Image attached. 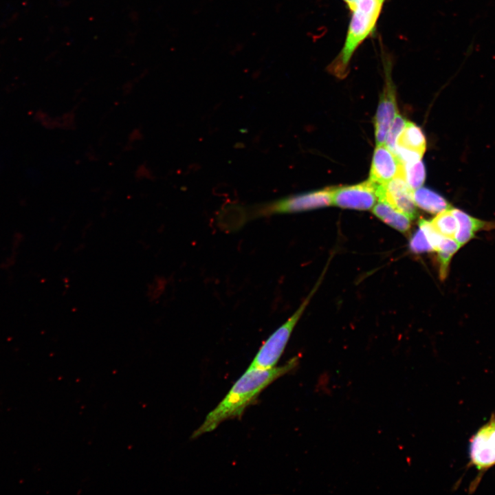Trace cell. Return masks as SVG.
I'll return each instance as SVG.
<instances>
[{"label":"cell","instance_id":"1","mask_svg":"<svg viewBox=\"0 0 495 495\" xmlns=\"http://www.w3.org/2000/svg\"><path fill=\"white\" fill-rule=\"evenodd\" d=\"M298 362V357H294L283 365L272 368H248L225 397L207 415L203 424L192 434L191 439L212 431L227 419L240 417L264 388L296 368Z\"/></svg>","mask_w":495,"mask_h":495},{"label":"cell","instance_id":"2","mask_svg":"<svg viewBox=\"0 0 495 495\" xmlns=\"http://www.w3.org/2000/svg\"><path fill=\"white\" fill-rule=\"evenodd\" d=\"M384 2V0H359L352 11L344 45L328 67L330 73L340 78L346 75L354 52L373 31Z\"/></svg>","mask_w":495,"mask_h":495},{"label":"cell","instance_id":"3","mask_svg":"<svg viewBox=\"0 0 495 495\" xmlns=\"http://www.w3.org/2000/svg\"><path fill=\"white\" fill-rule=\"evenodd\" d=\"M332 188L291 195L274 201L251 205L250 214L254 219L274 214H292L332 204Z\"/></svg>","mask_w":495,"mask_h":495},{"label":"cell","instance_id":"4","mask_svg":"<svg viewBox=\"0 0 495 495\" xmlns=\"http://www.w3.org/2000/svg\"><path fill=\"white\" fill-rule=\"evenodd\" d=\"M318 281L309 296L303 300L295 312L263 342L249 368L268 369L276 366L282 355L291 334L305 311L311 298L319 287Z\"/></svg>","mask_w":495,"mask_h":495},{"label":"cell","instance_id":"5","mask_svg":"<svg viewBox=\"0 0 495 495\" xmlns=\"http://www.w3.org/2000/svg\"><path fill=\"white\" fill-rule=\"evenodd\" d=\"M469 463L477 474L470 483L469 494L474 493L485 472L495 466V413L481 426L469 441Z\"/></svg>","mask_w":495,"mask_h":495},{"label":"cell","instance_id":"6","mask_svg":"<svg viewBox=\"0 0 495 495\" xmlns=\"http://www.w3.org/2000/svg\"><path fill=\"white\" fill-rule=\"evenodd\" d=\"M385 84L380 95L379 105L375 117V139L377 144L386 140L390 126L398 113L395 89L391 78V65L385 63Z\"/></svg>","mask_w":495,"mask_h":495},{"label":"cell","instance_id":"7","mask_svg":"<svg viewBox=\"0 0 495 495\" xmlns=\"http://www.w3.org/2000/svg\"><path fill=\"white\" fill-rule=\"evenodd\" d=\"M377 199L375 183L370 179L332 190V204L344 208L368 210Z\"/></svg>","mask_w":495,"mask_h":495},{"label":"cell","instance_id":"8","mask_svg":"<svg viewBox=\"0 0 495 495\" xmlns=\"http://www.w3.org/2000/svg\"><path fill=\"white\" fill-rule=\"evenodd\" d=\"M399 175L404 176L403 162L386 145L377 144L373 153L369 179L384 184Z\"/></svg>","mask_w":495,"mask_h":495},{"label":"cell","instance_id":"9","mask_svg":"<svg viewBox=\"0 0 495 495\" xmlns=\"http://www.w3.org/2000/svg\"><path fill=\"white\" fill-rule=\"evenodd\" d=\"M412 192L413 190L407 184L404 177L399 175L384 184L383 197L380 200H385L393 208L413 219L417 217V209Z\"/></svg>","mask_w":495,"mask_h":495},{"label":"cell","instance_id":"10","mask_svg":"<svg viewBox=\"0 0 495 495\" xmlns=\"http://www.w3.org/2000/svg\"><path fill=\"white\" fill-rule=\"evenodd\" d=\"M452 212L458 223L454 239L461 247L474 239L478 232L495 229V221L477 219L458 208H452Z\"/></svg>","mask_w":495,"mask_h":495},{"label":"cell","instance_id":"11","mask_svg":"<svg viewBox=\"0 0 495 495\" xmlns=\"http://www.w3.org/2000/svg\"><path fill=\"white\" fill-rule=\"evenodd\" d=\"M374 214L388 226L402 233L410 228V219L385 200H380L373 208Z\"/></svg>","mask_w":495,"mask_h":495},{"label":"cell","instance_id":"12","mask_svg":"<svg viewBox=\"0 0 495 495\" xmlns=\"http://www.w3.org/2000/svg\"><path fill=\"white\" fill-rule=\"evenodd\" d=\"M412 195L415 205L431 214H438L451 207L443 197L425 187L415 189Z\"/></svg>","mask_w":495,"mask_h":495},{"label":"cell","instance_id":"13","mask_svg":"<svg viewBox=\"0 0 495 495\" xmlns=\"http://www.w3.org/2000/svg\"><path fill=\"white\" fill-rule=\"evenodd\" d=\"M396 146L424 155L426 148V140L422 130L414 123L407 121L397 139Z\"/></svg>","mask_w":495,"mask_h":495},{"label":"cell","instance_id":"14","mask_svg":"<svg viewBox=\"0 0 495 495\" xmlns=\"http://www.w3.org/2000/svg\"><path fill=\"white\" fill-rule=\"evenodd\" d=\"M461 246L452 238L444 237L437 250V256L439 263V275L443 280L448 274L451 259Z\"/></svg>","mask_w":495,"mask_h":495},{"label":"cell","instance_id":"15","mask_svg":"<svg viewBox=\"0 0 495 495\" xmlns=\"http://www.w3.org/2000/svg\"><path fill=\"white\" fill-rule=\"evenodd\" d=\"M431 223L443 236L454 239L458 223L452 207L437 214Z\"/></svg>","mask_w":495,"mask_h":495},{"label":"cell","instance_id":"16","mask_svg":"<svg viewBox=\"0 0 495 495\" xmlns=\"http://www.w3.org/2000/svg\"><path fill=\"white\" fill-rule=\"evenodd\" d=\"M404 176L412 190L420 188L426 179V169L422 161L404 164Z\"/></svg>","mask_w":495,"mask_h":495},{"label":"cell","instance_id":"17","mask_svg":"<svg viewBox=\"0 0 495 495\" xmlns=\"http://www.w3.org/2000/svg\"><path fill=\"white\" fill-rule=\"evenodd\" d=\"M406 122L404 117L397 113L390 126L385 144L393 152H394L396 147L397 139L404 129Z\"/></svg>","mask_w":495,"mask_h":495},{"label":"cell","instance_id":"18","mask_svg":"<svg viewBox=\"0 0 495 495\" xmlns=\"http://www.w3.org/2000/svg\"><path fill=\"white\" fill-rule=\"evenodd\" d=\"M410 248L412 252L417 254L433 251L427 235L421 228L412 236Z\"/></svg>","mask_w":495,"mask_h":495},{"label":"cell","instance_id":"19","mask_svg":"<svg viewBox=\"0 0 495 495\" xmlns=\"http://www.w3.org/2000/svg\"></svg>","mask_w":495,"mask_h":495}]
</instances>
